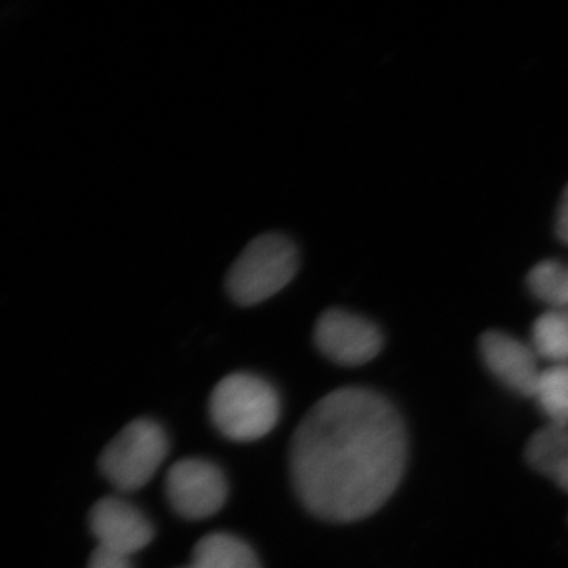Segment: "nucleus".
<instances>
[{"label":"nucleus","instance_id":"obj_1","mask_svg":"<svg viewBox=\"0 0 568 568\" xmlns=\"http://www.w3.org/2000/svg\"><path fill=\"white\" fill-rule=\"evenodd\" d=\"M402 416L377 392L345 387L321 398L291 443V477L306 510L328 523L376 514L405 474Z\"/></svg>","mask_w":568,"mask_h":568},{"label":"nucleus","instance_id":"obj_2","mask_svg":"<svg viewBox=\"0 0 568 568\" xmlns=\"http://www.w3.org/2000/svg\"><path fill=\"white\" fill-rule=\"evenodd\" d=\"M280 413L278 392L252 373L223 377L209 399L213 426L235 443L263 439L278 424Z\"/></svg>","mask_w":568,"mask_h":568},{"label":"nucleus","instance_id":"obj_3","mask_svg":"<svg viewBox=\"0 0 568 568\" xmlns=\"http://www.w3.org/2000/svg\"><path fill=\"white\" fill-rule=\"evenodd\" d=\"M298 271L297 246L286 235L253 239L226 275V291L235 304L253 306L274 297Z\"/></svg>","mask_w":568,"mask_h":568},{"label":"nucleus","instance_id":"obj_4","mask_svg":"<svg viewBox=\"0 0 568 568\" xmlns=\"http://www.w3.org/2000/svg\"><path fill=\"white\" fill-rule=\"evenodd\" d=\"M170 452L162 426L151 418H138L104 447L100 470L119 491H136L155 476Z\"/></svg>","mask_w":568,"mask_h":568},{"label":"nucleus","instance_id":"obj_5","mask_svg":"<svg viewBox=\"0 0 568 568\" xmlns=\"http://www.w3.org/2000/svg\"><path fill=\"white\" fill-rule=\"evenodd\" d=\"M164 488L175 514L190 521L213 517L227 499L226 477L207 459L185 458L174 463L168 470Z\"/></svg>","mask_w":568,"mask_h":568},{"label":"nucleus","instance_id":"obj_6","mask_svg":"<svg viewBox=\"0 0 568 568\" xmlns=\"http://www.w3.org/2000/svg\"><path fill=\"white\" fill-rule=\"evenodd\" d=\"M315 343L334 364L362 366L383 351L384 336L372 321L346 310L332 308L317 320Z\"/></svg>","mask_w":568,"mask_h":568},{"label":"nucleus","instance_id":"obj_7","mask_svg":"<svg viewBox=\"0 0 568 568\" xmlns=\"http://www.w3.org/2000/svg\"><path fill=\"white\" fill-rule=\"evenodd\" d=\"M89 525L100 548L126 558L148 547L155 534L152 523L140 508L115 496L95 503L89 514Z\"/></svg>","mask_w":568,"mask_h":568},{"label":"nucleus","instance_id":"obj_8","mask_svg":"<svg viewBox=\"0 0 568 568\" xmlns=\"http://www.w3.org/2000/svg\"><path fill=\"white\" fill-rule=\"evenodd\" d=\"M480 354L493 376L508 390L532 398L538 376L537 354L532 347L504 332H487L480 339Z\"/></svg>","mask_w":568,"mask_h":568},{"label":"nucleus","instance_id":"obj_9","mask_svg":"<svg viewBox=\"0 0 568 568\" xmlns=\"http://www.w3.org/2000/svg\"><path fill=\"white\" fill-rule=\"evenodd\" d=\"M526 459L538 474L568 493V426L547 425L530 437Z\"/></svg>","mask_w":568,"mask_h":568},{"label":"nucleus","instance_id":"obj_10","mask_svg":"<svg viewBox=\"0 0 568 568\" xmlns=\"http://www.w3.org/2000/svg\"><path fill=\"white\" fill-rule=\"evenodd\" d=\"M193 568H261L256 552L233 534H209L193 548Z\"/></svg>","mask_w":568,"mask_h":568},{"label":"nucleus","instance_id":"obj_11","mask_svg":"<svg viewBox=\"0 0 568 568\" xmlns=\"http://www.w3.org/2000/svg\"><path fill=\"white\" fill-rule=\"evenodd\" d=\"M532 349L552 365H568V312L549 308L532 328Z\"/></svg>","mask_w":568,"mask_h":568},{"label":"nucleus","instance_id":"obj_12","mask_svg":"<svg viewBox=\"0 0 568 568\" xmlns=\"http://www.w3.org/2000/svg\"><path fill=\"white\" fill-rule=\"evenodd\" d=\"M532 398L549 425L568 426V365H551L544 369Z\"/></svg>","mask_w":568,"mask_h":568},{"label":"nucleus","instance_id":"obj_13","mask_svg":"<svg viewBox=\"0 0 568 568\" xmlns=\"http://www.w3.org/2000/svg\"><path fill=\"white\" fill-rule=\"evenodd\" d=\"M530 293L552 310L568 312V265L559 261H544L530 271Z\"/></svg>","mask_w":568,"mask_h":568},{"label":"nucleus","instance_id":"obj_14","mask_svg":"<svg viewBox=\"0 0 568 568\" xmlns=\"http://www.w3.org/2000/svg\"><path fill=\"white\" fill-rule=\"evenodd\" d=\"M88 568H133V566L126 556L115 555L108 549L97 547L89 559Z\"/></svg>","mask_w":568,"mask_h":568},{"label":"nucleus","instance_id":"obj_15","mask_svg":"<svg viewBox=\"0 0 568 568\" xmlns=\"http://www.w3.org/2000/svg\"><path fill=\"white\" fill-rule=\"evenodd\" d=\"M556 231H558L560 241L568 245V186L562 194V200H560Z\"/></svg>","mask_w":568,"mask_h":568},{"label":"nucleus","instance_id":"obj_16","mask_svg":"<svg viewBox=\"0 0 568 568\" xmlns=\"http://www.w3.org/2000/svg\"><path fill=\"white\" fill-rule=\"evenodd\" d=\"M189 568H193L192 566H190Z\"/></svg>","mask_w":568,"mask_h":568}]
</instances>
